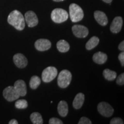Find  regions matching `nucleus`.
<instances>
[{
    "instance_id": "24",
    "label": "nucleus",
    "mask_w": 124,
    "mask_h": 124,
    "mask_svg": "<svg viewBox=\"0 0 124 124\" xmlns=\"http://www.w3.org/2000/svg\"><path fill=\"white\" fill-rule=\"evenodd\" d=\"M110 124H123L124 121L120 117H115L114 118L111 119L110 122Z\"/></svg>"
},
{
    "instance_id": "3",
    "label": "nucleus",
    "mask_w": 124,
    "mask_h": 124,
    "mask_svg": "<svg viewBox=\"0 0 124 124\" xmlns=\"http://www.w3.org/2000/svg\"><path fill=\"white\" fill-rule=\"evenodd\" d=\"M72 80V74L67 70H63L59 74L58 77V85L62 89L67 87Z\"/></svg>"
},
{
    "instance_id": "18",
    "label": "nucleus",
    "mask_w": 124,
    "mask_h": 124,
    "mask_svg": "<svg viewBox=\"0 0 124 124\" xmlns=\"http://www.w3.org/2000/svg\"><path fill=\"white\" fill-rule=\"evenodd\" d=\"M57 48H58V51L62 53H64V52H67L69 51L70 48V44L67 41H66L64 40H60L56 44Z\"/></svg>"
},
{
    "instance_id": "11",
    "label": "nucleus",
    "mask_w": 124,
    "mask_h": 124,
    "mask_svg": "<svg viewBox=\"0 0 124 124\" xmlns=\"http://www.w3.org/2000/svg\"><path fill=\"white\" fill-rule=\"evenodd\" d=\"M13 61L16 66L20 69L25 68L28 64V60L22 54H17L14 55Z\"/></svg>"
},
{
    "instance_id": "14",
    "label": "nucleus",
    "mask_w": 124,
    "mask_h": 124,
    "mask_svg": "<svg viewBox=\"0 0 124 124\" xmlns=\"http://www.w3.org/2000/svg\"><path fill=\"white\" fill-rule=\"evenodd\" d=\"M94 18L97 22L102 26H106L108 23V19L106 14L100 10H96L94 13Z\"/></svg>"
},
{
    "instance_id": "4",
    "label": "nucleus",
    "mask_w": 124,
    "mask_h": 124,
    "mask_svg": "<svg viewBox=\"0 0 124 124\" xmlns=\"http://www.w3.org/2000/svg\"><path fill=\"white\" fill-rule=\"evenodd\" d=\"M51 19L55 23H62L67 20L69 14L64 9L56 8L54 9L51 13Z\"/></svg>"
},
{
    "instance_id": "29",
    "label": "nucleus",
    "mask_w": 124,
    "mask_h": 124,
    "mask_svg": "<svg viewBox=\"0 0 124 124\" xmlns=\"http://www.w3.org/2000/svg\"><path fill=\"white\" fill-rule=\"evenodd\" d=\"M118 48L120 51H124V41H122L121 43L119 44L118 46Z\"/></svg>"
},
{
    "instance_id": "9",
    "label": "nucleus",
    "mask_w": 124,
    "mask_h": 124,
    "mask_svg": "<svg viewBox=\"0 0 124 124\" xmlns=\"http://www.w3.org/2000/svg\"><path fill=\"white\" fill-rule=\"evenodd\" d=\"M25 21L29 27H34L38 24L39 20L35 12L33 11H28L25 14Z\"/></svg>"
},
{
    "instance_id": "7",
    "label": "nucleus",
    "mask_w": 124,
    "mask_h": 124,
    "mask_svg": "<svg viewBox=\"0 0 124 124\" xmlns=\"http://www.w3.org/2000/svg\"><path fill=\"white\" fill-rule=\"evenodd\" d=\"M3 95L4 97L9 102H12L18 99L20 96L14 86H8L6 87L3 91Z\"/></svg>"
},
{
    "instance_id": "2",
    "label": "nucleus",
    "mask_w": 124,
    "mask_h": 124,
    "mask_svg": "<svg viewBox=\"0 0 124 124\" xmlns=\"http://www.w3.org/2000/svg\"><path fill=\"white\" fill-rule=\"evenodd\" d=\"M69 13L72 22L77 23L81 21L84 17L83 10L78 5L71 4L69 7Z\"/></svg>"
},
{
    "instance_id": "17",
    "label": "nucleus",
    "mask_w": 124,
    "mask_h": 124,
    "mask_svg": "<svg viewBox=\"0 0 124 124\" xmlns=\"http://www.w3.org/2000/svg\"><path fill=\"white\" fill-rule=\"evenodd\" d=\"M85 102V95L83 93H78L75 96V98L73 101V105L74 108L76 109H79L81 108V107L83 105V103Z\"/></svg>"
},
{
    "instance_id": "1",
    "label": "nucleus",
    "mask_w": 124,
    "mask_h": 124,
    "mask_svg": "<svg viewBox=\"0 0 124 124\" xmlns=\"http://www.w3.org/2000/svg\"><path fill=\"white\" fill-rule=\"evenodd\" d=\"M8 22L18 31H23L25 28V18L22 13L17 10H15L9 14Z\"/></svg>"
},
{
    "instance_id": "22",
    "label": "nucleus",
    "mask_w": 124,
    "mask_h": 124,
    "mask_svg": "<svg viewBox=\"0 0 124 124\" xmlns=\"http://www.w3.org/2000/svg\"><path fill=\"white\" fill-rule=\"evenodd\" d=\"M41 83V79L38 76L34 75L31 78L29 82V86L32 89H36Z\"/></svg>"
},
{
    "instance_id": "30",
    "label": "nucleus",
    "mask_w": 124,
    "mask_h": 124,
    "mask_svg": "<svg viewBox=\"0 0 124 124\" xmlns=\"http://www.w3.org/2000/svg\"><path fill=\"white\" fill-rule=\"evenodd\" d=\"M9 124H18V122L16 120H15V119H13V120H10V121L9 122Z\"/></svg>"
},
{
    "instance_id": "32",
    "label": "nucleus",
    "mask_w": 124,
    "mask_h": 124,
    "mask_svg": "<svg viewBox=\"0 0 124 124\" xmlns=\"http://www.w3.org/2000/svg\"><path fill=\"white\" fill-rule=\"evenodd\" d=\"M54 1H55V2H60V1H63L64 0H53Z\"/></svg>"
},
{
    "instance_id": "20",
    "label": "nucleus",
    "mask_w": 124,
    "mask_h": 124,
    "mask_svg": "<svg viewBox=\"0 0 124 124\" xmlns=\"http://www.w3.org/2000/svg\"><path fill=\"white\" fill-rule=\"evenodd\" d=\"M103 77L106 80L109 81L114 80L117 77V73L115 71L110 70L109 69H105L103 71Z\"/></svg>"
},
{
    "instance_id": "8",
    "label": "nucleus",
    "mask_w": 124,
    "mask_h": 124,
    "mask_svg": "<svg viewBox=\"0 0 124 124\" xmlns=\"http://www.w3.org/2000/svg\"><path fill=\"white\" fill-rule=\"evenodd\" d=\"M74 35L78 38H85L89 35V29L82 25H75L72 27Z\"/></svg>"
},
{
    "instance_id": "25",
    "label": "nucleus",
    "mask_w": 124,
    "mask_h": 124,
    "mask_svg": "<svg viewBox=\"0 0 124 124\" xmlns=\"http://www.w3.org/2000/svg\"><path fill=\"white\" fill-rule=\"evenodd\" d=\"M49 124H63V122L60 119L58 118L53 117L51 118L49 121Z\"/></svg>"
},
{
    "instance_id": "10",
    "label": "nucleus",
    "mask_w": 124,
    "mask_h": 124,
    "mask_svg": "<svg viewBox=\"0 0 124 124\" xmlns=\"http://www.w3.org/2000/svg\"><path fill=\"white\" fill-rule=\"evenodd\" d=\"M35 46L37 50L39 51H45L48 50L51 47V43L48 39H40L36 41Z\"/></svg>"
},
{
    "instance_id": "13",
    "label": "nucleus",
    "mask_w": 124,
    "mask_h": 124,
    "mask_svg": "<svg viewBox=\"0 0 124 124\" xmlns=\"http://www.w3.org/2000/svg\"><path fill=\"white\" fill-rule=\"evenodd\" d=\"M14 87L21 97H24L27 94V86L23 80H18L15 83Z\"/></svg>"
},
{
    "instance_id": "27",
    "label": "nucleus",
    "mask_w": 124,
    "mask_h": 124,
    "mask_svg": "<svg viewBox=\"0 0 124 124\" xmlns=\"http://www.w3.org/2000/svg\"><path fill=\"white\" fill-rule=\"evenodd\" d=\"M116 83L119 85H124V74L122 73L118 76L116 80Z\"/></svg>"
},
{
    "instance_id": "19",
    "label": "nucleus",
    "mask_w": 124,
    "mask_h": 124,
    "mask_svg": "<svg viewBox=\"0 0 124 124\" xmlns=\"http://www.w3.org/2000/svg\"><path fill=\"white\" fill-rule=\"evenodd\" d=\"M100 43V39L97 36H93L90 38L86 44V48L87 50H91L98 46Z\"/></svg>"
},
{
    "instance_id": "5",
    "label": "nucleus",
    "mask_w": 124,
    "mask_h": 124,
    "mask_svg": "<svg viewBox=\"0 0 124 124\" xmlns=\"http://www.w3.org/2000/svg\"><path fill=\"white\" fill-rule=\"evenodd\" d=\"M58 75V70L55 67L49 66L43 71L41 78L43 81L48 83L53 80Z\"/></svg>"
},
{
    "instance_id": "6",
    "label": "nucleus",
    "mask_w": 124,
    "mask_h": 124,
    "mask_svg": "<svg viewBox=\"0 0 124 124\" xmlns=\"http://www.w3.org/2000/svg\"><path fill=\"white\" fill-rule=\"evenodd\" d=\"M98 111L102 116L106 117H111L114 113V109L110 105L105 102H101L98 105Z\"/></svg>"
},
{
    "instance_id": "31",
    "label": "nucleus",
    "mask_w": 124,
    "mask_h": 124,
    "mask_svg": "<svg viewBox=\"0 0 124 124\" xmlns=\"http://www.w3.org/2000/svg\"><path fill=\"white\" fill-rule=\"evenodd\" d=\"M102 1H103V2L108 3V4H110V3L112 2L113 0H102Z\"/></svg>"
},
{
    "instance_id": "28",
    "label": "nucleus",
    "mask_w": 124,
    "mask_h": 124,
    "mask_svg": "<svg viewBox=\"0 0 124 124\" xmlns=\"http://www.w3.org/2000/svg\"><path fill=\"white\" fill-rule=\"evenodd\" d=\"M118 59L121 62L122 66H124V51H122L121 53H120L118 55Z\"/></svg>"
},
{
    "instance_id": "21",
    "label": "nucleus",
    "mask_w": 124,
    "mask_h": 124,
    "mask_svg": "<svg viewBox=\"0 0 124 124\" xmlns=\"http://www.w3.org/2000/svg\"><path fill=\"white\" fill-rule=\"evenodd\" d=\"M31 121L33 124H42L43 123V118L41 114L38 112H34L30 116Z\"/></svg>"
},
{
    "instance_id": "23",
    "label": "nucleus",
    "mask_w": 124,
    "mask_h": 124,
    "mask_svg": "<svg viewBox=\"0 0 124 124\" xmlns=\"http://www.w3.org/2000/svg\"><path fill=\"white\" fill-rule=\"evenodd\" d=\"M28 106V102L26 100H20L17 101L15 103V107L17 108L20 109H24L26 108Z\"/></svg>"
},
{
    "instance_id": "26",
    "label": "nucleus",
    "mask_w": 124,
    "mask_h": 124,
    "mask_svg": "<svg viewBox=\"0 0 124 124\" xmlns=\"http://www.w3.org/2000/svg\"><path fill=\"white\" fill-rule=\"evenodd\" d=\"M92 122L90 119L88 118L85 117H82L80 119L79 121L78 122V124H91Z\"/></svg>"
},
{
    "instance_id": "16",
    "label": "nucleus",
    "mask_w": 124,
    "mask_h": 124,
    "mask_svg": "<svg viewBox=\"0 0 124 124\" xmlns=\"http://www.w3.org/2000/svg\"><path fill=\"white\" fill-rule=\"evenodd\" d=\"M58 111L61 117H66L69 112V107L67 103L64 101H61L58 105Z\"/></svg>"
},
{
    "instance_id": "12",
    "label": "nucleus",
    "mask_w": 124,
    "mask_h": 124,
    "mask_svg": "<svg viewBox=\"0 0 124 124\" xmlns=\"http://www.w3.org/2000/svg\"><path fill=\"white\" fill-rule=\"evenodd\" d=\"M123 20L121 17L117 16L114 18L110 25V31L113 33H118L122 29Z\"/></svg>"
},
{
    "instance_id": "15",
    "label": "nucleus",
    "mask_w": 124,
    "mask_h": 124,
    "mask_svg": "<svg viewBox=\"0 0 124 124\" xmlns=\"http://www.w3.org/2000/svg\"><path fill=\"white\" fill-rule=\"evenodd\" d=\"M93 60L95 63L99 64H104L108 60V55L102 52H98L94 54Z\"/></svg>"
}]
</instances>
